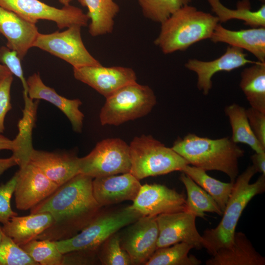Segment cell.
<instances>
[{
  "label": "cell",
  "instance_id": "1",
  "mask_svg": "<svg viewBox=\"0 0 265 265\" xmlns=\"http://www.w3.org/2000/svg\"><path fill=\"white\" fill-rule=\"evenodd\" d=\"M90 176L79 173L30 209V213H50L53 224L36 239L53 241L71 238L88 225L102 207L93 194Z\"/></svg>",
  "mask_w": 265,
  "mask_h": 265
},
{
  "label": "cell",
  "instance_id": "2",
  "mask_svg": "<svg viewBox=\"0 0 265 265\" xmlns=\"http://www.w3.org/2000/svg\"><path fill=\"white\" fill-rule=\"evenodd\" d=\"M171 148L189 165L206 171L222 172L232 183L238 175V160L244 154L231 137L211 139L191 133L177 139Z\"/></svg>",
  "mask_w": 265,
  "mask_h": 265
},
{
  "label": "cell",
  "instance_id": "3",
  "mask_svg": "<svg viewBox=\"0 0 265 265\" xmlns=\"http://www.w3.org/2000/svg\"><path fill=\"white\" fill-rule=\"evenodd\" d=\"M256 173L252 165L238 176L221 221L214 228L207 229L203 232V248L212 256L219 249L233 243L236 228L243 210L254 197L265 192V174H262L256 182L250 183Z\"/></svg>",
  "mask_w": 265,
  "mask_h": 265
},
{
  "label": "cell",
  "instance_id": "4",
  "mask_svg": "<svg viewBox=\"0 0 265 265\" xmlns=\"http://www.w3.org/2000/svg\"><path fill=\"white\" fill-rule=\"evenodd\" d=\"M218 23L215 15L188 4L160 24L154 44L165 54L184 51L198 42L210 39Z\"/></svg>",
  "mask_w": 265,
  "mask_h": 265
},
{
  "label": "cell",
  "instance_id": "5",
  "mask_svg": "<svg viewBox=\"0 0 265 265\" xmlns=\"http://www.w3.org/2000/svg\"><path fill=\"white\" fill-rule=\"evenodd\" d=\"M130 147V172L139 181L149 177L182 171L188 162L171 148L151 135L135 137Z\"/></svg>",
  "mask_w": 265,
  "mask_h": 265
},
{
  "label": "cell",
  "instance_id": "6",
  "mask_svg": "<svg viewBox=\"0 0 265 265\" xmlns=\"http://www.w3.org/2000/svg\"><path fill=\"white\" fill-rule=\"evenodd\" d=\"M156 104V96L149 86L137 81L128 84L106 98L100 113L101 123L118 126L146 115Z\"/></svg>",
  "mask_w": 265,
  "mask_h": 265
},
{
  "label": "cell",
  "instance_id": "7",
  "mask_svg": "<svg viewBox=\"0 0 265 265\" xmlns=\"http://www.w3.org/2000/svg\"><path fill=\"white\" fill-rule=\"evenodd\" d=\"M141 216L129 206L107 212H100L88 225L74 237L55 241L56 246L62 254L80 250H98L109 237Z\"/></svg>",
  "mask_w": 265,
  "mask_h": 265
},
{
  "label": "cell",
  "instance_id": "8",
  "mask_svg": "<svg viewBox=\"0 0 265 265\" xmlns=\"http://www.w3.org/2000/svg\"><path fill=\"white\" fill-rule=\"evenodd\" d=\"M130 147L119 138L99 142L86 156L80 158V173L92 178L130 172Z\"/></svg>",
  "mask_w": 265,
  "mask_h": 265
},
{
  "label": "cell",
  "instance_id": "9",
  "mask_svg": "<svg viewBox=\"0 0 265 265\" xmlns=\"http://www.w3.org/2000/svg\"><path fill=\"white\" fill-rule=\"evenodd\" d=\"M81 28L80 26L74 25L61 32L39 33L33 47L63 59L73 68L102 65L85 47L81 38Z\"/></svg>",
  "mask_w": 265,
  "mask_h": 265
},
{
  "label": "cell",
  "instance_id": "10",
  "mask_svg": "<svg viewBox=\"0 0 265 265\" xmlns=\"http://www.w3.org/2000/svg\"><path fill=\"white\" fill-rule=\"evenodd\" d=\"M0 6L33 24L40 20L54 22L59 29L86 26L89 21L80 8L70 4L57 8L39 0H0Z\"/></svg>",
  "mask_w": 265,
  "mask_h": 265
},
{
  "label": "cell",
  "instance_id": "11",
  "mask_svg": "<svg viewBox=\"0 0 265 265\" xmlns=\"http://www.w3.org/2000/svg\"><path fill=\"white\" fill-rule=\"evenodd\" d=\"M196 217L186 211L163 213L157 215L159 229L157 248L185 242L200 249L203 239L196 226Z\"/></svg>",
  "mask_w": 265,
  "mask_h": 265
},
{
  "label": "cell",
  "instance_id": "12",
  "mask_svg": "<svg viewBox=\"0 0 265 265\" xmlns=\"http://www.w3.org/2000/svg\"><path fill=\"white\" fill-rule=\"evenodd\" d=\"M130 208L142 216H157L163 213L186 211L184 195L158 184L141 185Z\"/></svg>",
  "mask_w": 265,
  "mask_h": 265
},
{
  "label": "cell",
  "instance_id": "13",
  "mask_svg": "<svg viewBox=\"0 0 265 265\" xmlns=\"http://www.w3.org/2000/svg\"><path fill=\"white\" fill-rule=\"evenodd\" d=\"M120 235L121 245L129 254L132 265H145L157 249L156 216H141Z\"/></svg>",
  "mask_w": 265,
  "mask_h": 265
},
{
  "label": "cell",
  "instance_id": "14",
  "mask_svg": "<svg viewBox=\"0 0 265 265\" xmlns=\"http://www.w3.org/2000/svg\"><path fill=\"white\" fill-rule=\"evenodd\" d=\"M16 173L14 194L16 207L19 210H30L59 187L29 161Z\"/></svg>",
  "mask_w": 265,
  "mask_h": 265
},
{
  "label": "cell",
  "instance_id": "15",
  "mask_svg": "<svg viewBox=\"0 0 265 265\" xmlns=\"http://www.w3.org/2000/svg\"><path fill=\"white\" fill-rule=\"evenodd\" d=\"M75 78L89 85L106 98L122 87L136 81L134 70L122 66H88L73 68Z\"/></svg>",
  "mask_w": 265,
  "mask_h": 265
},
{
  "label": "cell",
  "instance_id": "16",
  "mask_svg": "<svg viewBox=\"0 0 265 265\" xmlns=\"http://www.w3.org/2000/svg\"><path fill=\"white\" fill-rule=\"evenodd\" d=\"M244 50L231 46H227L225 52L217 58L211 61H203L196 58L188 59L185 67L197 76V87L205 95H207L212 87V78L217 73L230 72L247 64L256 61L247 57Z\"/></svg>",
  "mask_w": 265,
  "mask_h": 265
},
{
  "label": "cell",
  "instance_id": "17",
  "mask_svg": "<svg viewBox=\"0 0 265 265\" xmlns=\"http://www.w3.org/2000/svg\"><path fill=\"white\" fill-rule=\"evenodd\" d=\"M141 185L130 172L95 178L92 181L93 196L102 207L133 201Z\"/></svg>",
  "mask_w": 265,
  "mask_h": 265
},
{
  "label": "cell",
  "instance_id": "18",
  "mask_svg": "<svg viewBox=\"0 0 265 265\" xmlns=\"http://www.w3.org/2000/svg\"><path fill=\"white\" fill-rule=\"evenodd\" d=\"M80 158L69 152H48L33 149L29 162L58 186L80 173Z\"/></svg>",
  "mask_w": 265,
  "mask_h": 265
},
{
  "label": "cell",
  "instance_id": "19",
  "mask_svg": "<svg viewBox=\"0 0 265 265\" xmlns=\"http://www.w3.org/2000/svg\"><path fill=\"white\" fill-rule=\"evenodd\" d=\"M39 33L35 24L0 6V33L6 39V46L16 51L21 60L33 47Z\"/></svg>",
  "mask_w": 265,
  "mask_h": 265
},
{
  "label": "cell",
  "instance_id": "20",
  "mask_svg": "<svg viewBox=\"0 0 265 265\" xmlns=\"http://www.w3.org/2000/svg\"><path fill=\"white\" fill-rule=\"evenodd\" d=\"M26 83L30 99L44 100L53 104L68 118L75 132H81L84 115L79 109L82 104L80 99H69L59 95L53 88L44 84L38 73L29 76Z\"/></svg>",
  "mask_w": 265,
  "mask_h": 265
},
{
  "label": "cell",
  "instance_id": "21",
  "mask_svg": "<svg viewBox=\"0 0 265 265\" xmlns=\"http://www.w3.org/2000/svg\"><path fill=\"white\" fill-rule=\"evenodd\" d=\"M210 39L214 43H224L246 50L258 61L265 62V27L232 30L218 23Z\"/></svg>",
  "mask_w": 265,
  "mask_h": 265
},
{
  "label": "cell",
  "instance_id": "22",
  "mask_svg": "<svg viewBox=\"0 0 265 265\" xmlns=\"http://www.w3.org/2000/svg\"><path fill=\"white\" fill-rule=\"evenodd\" d=\"M206 265H265V258L258 253L246 235L236 232L230 246L218 250Z\"/></svg>",
  "mask_w": 265,
  "mask_h": 265
},
{
  "label": "cell",
  "instance_id": "23",
  "mask_svg": "<svg viewBox=\"0 0 265 265\" xmlns=\"http://www.w3.org/2000/svg\"><path fill=\"white\" fill-rule=\"evenodd\" d=\"M53 222V218L49 212L30 213L23 216L18 215L2 224L1 229L5 235L21 246L36 239Z\"/></svg>",
  "mask_w": 265,
  "mask_h": 265
},
{
  "label": "cell",
  "instance_id": "24",
  "mask_svg": "<svg viewBox=\"0 0 265 265\" xmlns=\"http://www.w3.org/2000/svg\"><path fill=\"white\" fill-rule=\"evenodd\" d=\"M87 7L90 23L89 32L93 36L111 33L114 28V19L119 11V5L113 0H78Z\"/></svg>",
  "mask_w": 265,
  "mask_h": 265
},
{
  "label": "cell",
  "instance_id": "25",
  "mask_svg": "<svg viewBox=\"0 0 265 265\" xmlns=\"http://www.w3.org/2000/svg\"><path fill=\"white\" fill-rule=\"evenodd\" d=\"M207 0L220 24L236 19L251 27H265V4L257 10H252L249 0H242L237 3L236 9H232L222 4L220 0Z\"/></svg>",
  "mask_w": 265,
  "mask_h": 265
},
{
  "label": "cell",
  "instance_id": "26",
  "mask_svg": "<svg viewBox=\"0 0 265 265\" xmlns=\"http://www.w3.org/2000/svg\"><path fill=\"white\" fill-rule=\"evenodd\" d=\"M240 78L239 87L251 107L265 113V62L244 68Z\"/></svg>",
  "mask_w": 265,
  "mask_h": 265
},
{
  "label": "cell",
  "instance_id": "27",
  "mask_svg": "<svg viewBox=\"0 0 265 265\" xmlns=\"http://www.w3.org/2000/svg\"><path fill=\"white\" fill-rule=\"evenodd\" d=\"M224 112L231 127L233 141L246 144L255 152H265V148L259 142L251 128L244 107L234 103L227 106Z\"/></svg>",
  "mask_w": 265,
  "mask_h": 265
},
{
  "label": "cell",
  "instance_id": "28",
  "mask_svg": "<svg viewBox=\"0 0 265 265\" xmlns=\"http://www.w3.org/2000/svg\"><path fill=\"white\" fill-rule=\"evenodd\" d=\"M180 179L186 190V212L203 218L206 212L222 215V211L213 198L188 176L182 172Z\"/></svg>",
  "mask_w": 265,
  "mask_h": 265
},
{
  "label": "cell",
  "instance_id": "29",
  "mask_svg": "<svg viewBox=\"0 0 265 265\" xmlns=\"http://www.w3.org/2000/svg\"><path fill=\"white\" fill-rule=\"evenodd\" d=\"M209 193L223 212L234 186V183H224L214 179L201 168L186 165L181 171Z\"/></svg>",
  "mask_w": 265,
  "mask_h": 265
},
{
  "label": "cell",
  "instance_id": "30",
  "mask_svg": "<svg viewBox=\"0 0 265 265\" xmlns=\"http://www.w3.org/2000/svg\"><path fill=\"white\" fill-rule=\"evenodd\" d=\"M193 246L185 242L156 249L145 265H199L202 262L193 255H188Z\"/></svg>",
  "mask_w": 265,
  "mask_h": 265
},
{
  "label": "cell",
  "instance_id": "31",
  "mask_svg": "<svg viewBox=\"0 0 265 265\" xmlns=\"http://www.w3.org/2000/svg\"><path fill=\"white\" fill-rule=\"evenodd\" d=\"M21 247L39 265H61L63 254L55 241L35 239Z\"/></svg>",
  "mask_w": 265,
  "mask_h": 265
},
{
  "label": "cell",
  "instance_id": "32",
  "mask_svg": "<svg viewBox=\"0 0 265 265\" xmlns=\"http://www.w3.org/2000/svg\"><path fill=\"white\" fill-rule=\"evenodd\" d=\"M137 0L145 17L160 24L181 7L189 4L191 1V0Z\"/></svg>",
  "mask_w": 265,
  "mask_h": 265
},
{
  "label": "cell",
  "instance_id": "33",
  "mask_svg": "<svg viewBox=\"0 0 265 265\" xmlns=\"http://www.w3.org/2000/svg\"><path fill=\"white\" fill-rule=\"evenodd\" d=\"M98 257L103 265H131L132 262L122 248L118 232L109 237L99 248Z\"/></svg>",
  "mask_w": 265,
  "mask_h": 265
},
{
  "label": "cell",
  "instance_id": "34",
  "mask_svg": "<svg viewBox=\"0 0 265 265\" xmlns=\"http://www.w3.org/2000/svg\"><path fill=\"white\" fill-rule=\"evenodd\" d=\"M0 265H39L3 232L0 242Z\"/></svg>",
  "mask_w": 265,
  "mask_h": 265
},
{
  "label": "cell",
  "instance_id": "35",
  "mask_svg": "<svg viewBox=\"0 0 265 265\" xmlns=\"http://www.w3.org/2000/svg\"><path fill=\"white\" fill-rule=\"evenodd\" d=\"M17 182V173L7 182L0 185V223L4 224L12 217L18 215L11 206V199L14 194Z\"/></svg>",
  "mask_w": 265,
  "mask_h": 265
},
{
  "label": "cell",
  "instance_id": "36",
  "mask_svg": "<svg viewBox=\"0 0 265 265\" xmlns=\"http://www.w3.org/2000/svg\"><path fill=\"white\" fill-rule=\"evenodd\" d=\"M21 60L16 51L11 50L6 46L0 47V62L8 69L12 75L21 80L24 88V93L27 94L26 80L24 76Z\"/></svg>",
  "mask_w": 265,
  "mask_h": 265
},
{
  "label": "cell",
  "instance_id": "37",
  "mask_svg": "<svg viewBox=\"0 0 265 265\" xmlns=\"http://www.w3.org/2000/svg\"><path fill=\"white\" fill-rule=\"evenodd\" d=\"M13 80L12 74L0 78V133L5 130V118L12 108L10 90Z\"/></svg>",
  "mask_w": 265,
  "mask_h": 265
},
{
  "label": "cell",
  "instance_id": "38",
  "mask_svg": "<svg viewBox=\"0 0 265 265\" xmlns=\"http://www.w3.org/2000/svg\"><path fill=\"white\" fill-rule=\"evenodd\" d=\"M98 250H80L63 254L61 265L95 264L99 260Z\"/></svg>",
  "mask_w": 265,
  "mask_h": 265
},
{
  "label": "cell",
  "instance_id": "39",
  "mask_svg": "<svg viewBox=\"0 0 265 265\" xmlns=\"http://www.w3.org/2000/svg\"><path fill=\"white\" fill-rule=\"evenodd\" d=\"M246 113L254 135L265 148V113L251 107L246 109Z\"/></svg>",
  "mask_w": 265,
  "mask_h": 265
},
{
  "label": "cell",
  "instance_id": "40",
  "mask_svg": "<svg viewBox=\"0 0 265 265\" xmlns=\"http://www.w3.org/2000/svg\"><path fill=\"white\" fill-rule=\"evenodd\" d=\"M20 143L17 137L11 140L0 133V150H9L16 155L20 150Z\"/></svg>",
  "mask_w": 265,
  "mask_h": 265
},
{
  "label": "cell",
  "instance_id": "41",
  "mask_svg": "<svg viewBox=\"0 0 265 265\" xmlns=\"http://www.w3.org/2000/svg\"><path fill=\"white\" fill-rule=\"evenodd\" d=\"M251 159L257 173L265 175V152H255L251 156Z\"/></svg>",
  "mask_w": 265,
  "mask_h": 265
},
{
  "label": "cell",
  "instance_id": "42",
  "mask_svg": "<svg viewBox=\"0 0 265 265\" xmlns=\"http://www.w3.org/2000/svg\"><path fill=\"white\" fill-rule=\"evenodd\" d=\"M17 165L18 160L13 155L8 158H0V176L7 169Z\"/></svg>",
  "mask_w": 265,
  "mask_h": 265
},
{
  "label": "cell",
  "instance_id": "43",
  "mask_svg": "<svg viewBox=\"0 0 265 265\" xmlns=\"http://www.w3.org/2000/svg\"><path fill=\"white\" fill-rule=\"evenodd\" d=\"M12 74L9 70L2 64H0V78H1L7 75Z\"/></svg>",
  "mask_w": 265,
  "mask_h": 265
},
{
  "label": "cell",
  "instance_id": "44",
  "mask_svg": "<svg viewBox=\"0 0 265 265\" xmlns=\"http://www.w3.org/2000/svg\"><path fill=\"white\" fill-rule=\"evenodd\" d=\"M59 2L62 4L64 6L70 5V2L72 0H58Z\"/></svg>",
  "mask_w": 265,
  "mask_h": 265
},
{
  "label": "cell",
  "instance_id": "45",
  "mask_svg": "<svg viewBox=\"0 0 265 265\" xmlns=\"http://www.w3.org/2000/svg\"><path fill=\"white\" fill-rule=\"evenodd\" d=\"M3 235V232L1 229V226L0 224V242L1 240L2 237Z\"/></svg>",
  "mask_w": 265,
  "mask_h": 265
}]
</instances>
